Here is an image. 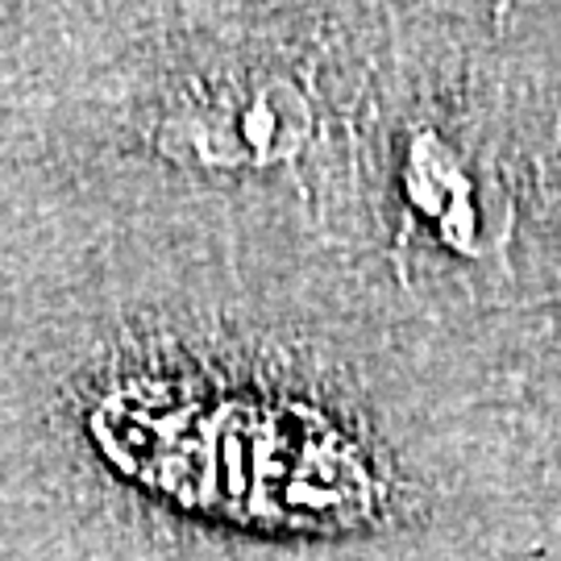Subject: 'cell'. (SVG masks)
Segmentation results:
<instances>
[{"label": "cell", "instance_id": "6da1fadb", "mask_svg": "<svg viewBox=\"0 0 561 561\" xmlns=\"http://www.w3.org/2000/svg\"><path fill=\"white\" fill-rule=\"evenodd\" d=\"M92 428L121 470L221 520L350 528L375 503L362 458L304 408L125 387Z\"/></svg>", "mask_w": 561, "mask_h": 561}]
</instances>
